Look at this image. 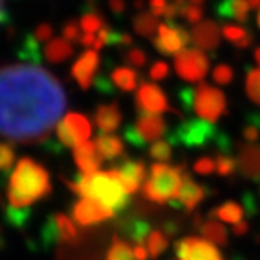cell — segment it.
I'll return each mask as SVG.
<instances>
[{
	"label": "cell",
	"mask_w": 260,
	"mask_h": 260,
	"mask_svg": "<svg viewBox=\"0 0 260 260\" xmlns=\"http://www.w3.org/2000/svg\"><path fill=\"white\" fill-rule=\"evenodd\" d=\"M59 142L64 147L75 149L78 145L85 144L91 137V123L81 113H68L56 127Z\"/></svg>",
	"instance_id": "9"
},
{
	"label": "cell",
	"mask_w": 260,
	"mask_h": 260,
	"mask_svg": "<svg viewBox=\"0 0 260 260\" xmlns=\"http://www.w3.org/2000/svg\"><path fill=\"white\" fill-rule=\"evenodd\" d=\"M215 162H216V173L220 176H230L238 169L237 159H233L230 154H220V152H218Z\"/></svg>",
	"instance_id": "36"
},
{
	"label": "cell",
	"mask_w": 260,
	"mask_h": 260,
	"mask_svg": "<svg viewBox=\"0 0 260 260\" xmlns=\"http://www.w3.org/2000/svg\"><path fill=\"white\" fill-rule=\"evenodd\" d=\"M248 0H220L215 5V12L220 19H232L237 22H247L250 15Z\"/></svg>",
	"instance_id": "22"
},
{
	"label": "cell",
	"mask_w": 260,
	"mask_h": 260,
	"mask_svg": "<svg viewBox=\"0 0 260 260\" xmlns=\"http://www.w3.org/2000/svg\"><path fill=\"white\" fill-rule=\"evenodd\" d=\"M203 14H205V10H203L201 5H198V4H191L186 7L184 10V14H183V17L186 19V22L191 24V25H198L201 22V19H203Z\"/></svg>",
	"instance_id": "41"
},
{
	"label": "cell",
	"mask_w": 260,
	"mask_h": 260,
	"mask_svg": "<svg viewBox=\"0 0 260 260\" xmlns=\"http://www.w3.org/2000/svg\"><path fill=\"white\" fill-rule=\"evenodd\" d=\"M189 2H191V4H198V5H200L201 2H205V0H189Z\"/></svg>",
	"instance_id": "57"
},
{
	"label": "cell",
	"mask_w": 260,
	"mask_h": 260,
	"mask_svg": "<svg viewBox=\"0 0 260 260\" xmlns=\"http://www.w3.org/2000/svg\"><path fill=\"white\" fill-rule=\"evenodd\" d=\"M147 250L152 258H159L169 247V235L162 230H152L147 238Z\"/></svg>",
	"instance_id": "31"
},
{
	"label": "cell",
	"mask_w": 260,
	"mask_h": 260,
	"mask_svg": "<svg viewBox=\"0 0 260 260\" xmlns=\"http://www.w3.org/2000/svg\"><path fill=\"white\" fill-rule=\"evenodd\" d=\"M93 120H95L96 127L100 128L102 134H113L122 123V112L115 103L100 105L95 110Z\"/></svg>",
	"instance_id": "21"
},
{
	"label": "cell",
	"mask_w": 260,
	"mask_h": 260,
	"mask_svg": "<svg viewBox=\"0 0 260 260\" xmlns=\"http://www.w3.org/2000/svg\"><path fill=\"white\" fill-rule=\"evenodd\" d=\"M220 134L216 127L211 122H206L203 118H196V120H186L171 134L169 142L171 144H183L184 147H205L208 142L216 139Z\"/></svg>",
	"instance_id": "5"
},
{
	"label": "cell",
	"mask_w": 260,
	"mask_h": 260,
	"mask_svg": "<svg viewBox=\"0 0 260 260\" xmlns=\"http://www.w3.org/2000/svg\"><path fill=\"white\" fill-rule=\"evenodd\" d=\"M194 95H196V88H183L179 91V102H181V107L184 110H193L194 107Z\"/></svg>",
	"instance_id": "45"
},
{
	"label": "cell",
	"mask_w": 260,
	"mask_h": 260,
	"mask_svg": "<svg viewBox=\"0 0 260 260\" xmlns=\"http://www.w3.org/2000/svg\"><path fill=\"white\" fill-rule=\"evenodd\" d=\"M149 76L152 78L154 81H160V80H164V78H168L169 76L168 63H164V61H155L152 68L149 70Z\"/></svg>",
	"instance_id": "44"
},
{
	"label": "cell",
	"mask_w": 260,
	"mask_h": 260,
	"mask_svg": "<svg viewBox=\"0 0 260 260\" xmlns=\"http://www.w3.org/2000/svg\"><path fill=\"white\" fill-rule=\"evenodd\" d=\"M221 29L215 20H205L194 25L191 30V41L198 46V49L215 51L221 41Z\"/></svg>",
	"instance_id": "19"
},
{
	"label": "cell",
	"mask_w": 260,
	"mask_h": 260,
	"mask_svg": "<svg viewBox=\"0 0 260 260\" xmlns=\"http://www.w3.org/2000/svg\"><path fill=\"white\" fill-rule=\"evenodd\" d=\"M108 4H110V9L115 14H122L123 10H125V2H123V0H110Z\"/></svg>",
	"instance_id": "53"
},
{
	"label": "cell",
	"mask_w": 260,
	"mask_h": 260,
	"mask_svg": "<svg viewBox=\"0 0 260 260\" xmlns=\"http://www.w3.org/2000/svg\"><path fill=\"white\" fill-rule=\"evenodd\" d=\"M150 5V12H152L155 17H164V12L169 5V0H149Z\"/></svg>",
	"instance_id": "49"
},
{
	"label": "cell",
	"mask_w": 260,
	"mask_h": 260,
	"mask_svg": "<svg viewBox=\"0 0 260 260\" xmlns=\"http://www.w3.org/2000/svg\"><path fill=\"white\" fill-rule=\"evenodd\" d=\"M78 196L95 200L112 211H123L128 205V193L113 171H96L91 174L80 173L71 183Z\"/></svg>",
	"instance_id": "3"
},
{
	"label": "cell",
	"mask_w": 260,
	"mask_h": 260,
	"mask_svg": "<svg viewBox=\"0 0 260 260\" xmlns=\"http://www.w3.org/2000/svg\"><path fill=\"white\" fill-rule=\"evenodd\" d=\"M112 81L122 91H134L139 85V75L132 68H117L112 71Z\"/></svg>",
	"instance_id": "29"
},
{
	"label": "cell",
	"mask_w": 260,
	"mask_h": 260,
	"mask_svg": "<svg viewBox=\"0 0 260 260\" xmlns=\"http://www.w3.org/2000/svg\"><path fill=\"white\" fill-rule=\"evenodd\" d=\"M112 171L117 174L128 194L135 193L142 186L145 178V164L139 160H120Z\"/></svg>",
	"instance_id": "15"
},
{
	"label": "cell",
	"mask_w": 260,
	"mask_h": 260,
	"mask_svg": "<svg viewBox=\"0 0 260 260\" xmlns=\"http://www.w3.org/2000/svg\"><path fill=\"white\" fill-rule=\"evenodd\" d=\"M248 230H250V226H248V221H240V223H237V225H233V235H237V237L247 235Z\"/></svg>",
	"instance_id": "51"
},
{
	"label": "cell",
	"mask_w": 260,
	"mask_h": 260,
	"mask_svg": "<svg viewBox=\"0 0 260 260\" xmlns=\"http://www.w3.org/2000/svg\"><path fill=\"white\" fill-rule=\"evenodd\" d=\"M237 166L243 178L260 181V145L258 144H242L238 147Z\"/></svg>",
	"instance_id": "17"
},
{
	"label": "cell",
	"mask_w": 260,
	"mask_h": 260,
	"mask_svg": "<svg viewBox=\"0 0 260 260\" xmlns=\"http://www.w3.org/2000/svg\"><path fill=\"white\" fill-rule=\"evenodd\" d=\"M248 4H250V7L253 9H260V0H248Z\"/></svg>",
	"instance_id": "55"
},
{
	"label": "cell",
	"mask_w": 260,
	"mask_h": 260,
	"mask_svg": "<svg viewBox=\"0 0 260 260\" xmlns=\"http://www.w3.org/2000/svg\"><path fill=\"white\" fill-rule=\"evenodd\" d=\"M257 20H258V27H260V12H258V19Z\"/></svg>",
	"instance_id": "58"
},
{
	"label": "cell",
	"mask_w": 260,
	"mask_h": 260,
	"mask_svg": "<svg viewBox=\"0 0 260 260\" xmlns=\"http://www.w3.org/2000/svg\"><path fill=\"white\" fill-rule=\"evenodd\" d=\"M233 80V70L228 64H218L213 71V81L218 85H228Z\"/></svg>",
	"instance_id": "38"
},
{
	"label": "cell",
	"mask_w": 260,
	"mask_h": 260,
	"mask_svg": "<svg viewBox=\"0 0 260 260\" xmlns=\"http://www.w3.org/2000/svg\"><path fill=\"white\" fill-rule=\"evenodd\" d=\"M150 232H152V230H150L149 223L144 221V220H139V218L130 220L125 225L127 238H128V240H132L135 245H142L144 242H147Z\"/></svg>",
	"instance_id": "30"
},
{
	"label": "cell",
	"mask_w": 260,
	"mask_h": 260,
	"mask_svg": "<svg viewBox=\"0 0 260 260\" xmlns=\"http://www.w3.org/2000/svg\"><path fill=\"white\" fill-rule=\"evenodd\" d=\"M80 25H81V30L86 34H95V32H100V30L105 27V20L100 14H95V12H86L83 17L80 19Z\"/></svg>",
	"instance_id": "34"
},
{
	"label": "cell",
	"mask_w": 260,
	"mask_h": 260,
	"mask_svg": "<svg viewBox=\"0 0 260 260\" xmlns=\"http://www.w3.org/2000/svg\"><path fill=\"white\" fill-rule=\"evenodd\" d=\"M191 43V34L181 25L174 22H166L160 24L157 30V36L152 39L154 48L157 49V53L166 56H176L186 49V46Z\"/></svg>",
	"instance_id": "10"
},
{
	"label": "cell",
	"mask_w": 260,
	"mask_h": 260,
	"mask_svg": "<svg viewBox=\"0 0 260 260\" xmlns=\"http://www.w3.org/2000/svg\"><path fill=\"white\" fill-rule=\"evenodd\" d=\"M125 59H127L128 66H134V68H137V70H140V68H144L147 64V56H145L142 49H137V48H130L127 51Z\"/></svg>",
	"instance_id": "39"
},
{
	"label": "cell",
	"mask_w": 260,
	"mask_h": 260,
	"mask_svg": "<svg viewBox=\"0 0 260 260\" xmlns=\"http://www.w3.org/2000/svg\"><path fill=\"white\" fill-rule=\"evenodd\" d=\"M81 36H83L81 25H80V22H76V20H70V22L63 27V38L66 41H70V43H73V41L80 43Z\"/></svg>",
	"instance_id": "42"
},
{
	"label": "cell",
	"mask_w": 260,
	"mask_h": 260,
	"mask_svg": "<svg viewBox=\"0 0 260 260\" xmlns=\"http://www.w3.org/2000/svg\"><path fill=\"white\" fill-rule=\"evenodd\" d=\"M73 220L76 225L83 228L95 226L98 223H103L115 215V211H112L110 208L98 203L90 198H80V201H76L73 205Z\"/></svg>",
	"instance_id": "12"
},
{
	"label": "cell",
	"mask_w": 260,
	"mask_h": 260,
	"mask_svg": "<svg viewBox=\"0 0 260 260\" xmlns=\"http://www.w3.org/2000/svg\"><path fill=\"white\" fill-rule=\"evenodd\" d=\"M242 201H243V210H245V215L248 216H255L258 213V203L255 201L252 193H243L242 194Z\"/></svg>",
	"instance_id": "48"
},
{
	"label": "cell",
	"mask_w": 260,
	"mask_h": 260,
	"mask_svg": "<svg viewBox=\"0 0 260 260\" xmlns=\"http://www.w3.org/2000/svg\"><path fill=\"white\" fill-rule=\"evenodd\" d=\"M242 134H243V139H245L248 144H255L260 139V112L248 113Z\"/></svg>",
	"instance_id": "33"
},
{
	"label": "cell",
	"mask_w": 260,
	"mask_h": 260,
	"mask_svg": "<svg viewBox=\"0 0 260 260\" xmlns=\"http://www.w3.org/2000/svg\"><path fill=\"white\" fill-rule=\"evenodd\" d=\"M174 260H176V258H174Z\"/></svg>",
	"instance_id": "61"
},
{
	"label": "cell",
	"mask_w": 260,
	"mask_h": 260,
	"mask_svg": "<svg viewBox=\"0 0 260 260\" xmlns=\"http://www.w3.org/2000/svg\"><path fill=\"white\" fill-rule=\"evenodd\" d=\"M5 20V10H4V0H0V22Z\"/></svg>",
	"instance_id": "54"
},
{
	"label": "cell",
	"mask_w": 260,
	"mask_h": 260,
	"mask_svg": "<svg viewBox=\"0 0 260 260\" xmlns=\"http://www.w3.org/2000/svg\"><path fill=\"white\" fill-rule=\"evenodd\" d=\"M135 105L140 113H154L160 115L162 112L169 110V103L166 98L162 88L154 83H142L135 93Z\"/></svg>",
	"instance_id": "13"
},
{
	"label": "cell",
	"mask_w": 260,
	"mask_h": 260,
	"mask_svg": "<svg viewBox=\"0 0 260 260\" xmlns=\"http://www.w3.org/2000/svg\"><path fill=\"white\" fill-rule=\"evenodd\" d=\"M73 159H75L78 169H80L83 174H91V173L100 171V166L103 162V157H102V154L98 152L96 144L90 142V140L73 149Z\"/></svg>",
	"instance_id": "20"
},
{
	"label": "cell",
	"mask_w": 260,
	"mask_h": 260,
	"mask_svg": "<svg viewBox=\"0 0 260 260\" xmlns=\"http://www.w3.org/2000/svg\"><path fill=\"white\" fill-rule=\"evenodd\" d=\"M75 49H73V44L70 41H66L64 38H56V39H51L48 44L44 46V58L53 64H58V63H63L68 58H71Z\"/></svg>",
	"instance_id": "23"
},
{
	"label": "cell",
	"mask_w": 260,
	"mask_h": 260,
	"mask_svg": "<svg viewBox=\"0 0 260 260\" xmlns=\"http://www.w3.org/2000/svg\"><path fill=\"white\" fill-rule=\"evenodd\" d=\"M80 44L83 46V48H86V49H95L96 34H86V32H83L81 39H80Z\"/></svg>",
	"instance_id": "50"
},
{
	"label": "cell",
	"mask_w": 260,
	"mask_h": 260,
	"mask_svg": "<svg viewBox=\"0 0 260 260\" xmlns=\"http://www.w3.org/2000/svg\"><path fill=\"white\" fill-rule=\"evenodd\" d=\"M176 260H223L221 252L206 238L186 237L176 242Z\"/></svg>",
	"instance_id": "11"
},
{
	"label": "cell",
	"mask_w": 260,
	"mask_h": 260,
	"mask_svg": "<svg viewBox=\"0 0 260 260\" xmlns=\"http://www.w3.org/2000/svg\"><path fill=\"white\" fill-rule=\"evenodd\" d=\"M132 25L139 36H144V38H149V39H154L160 27L159 19L155 17L152 12H145V10L137 12V15L134 17Z\"/></svg>",
	"instance_id": "25"
},
{
	"label": "cell",
	"mask_w": 260,
	"mask_h": 260,
	"mask_svg": "<svg viewBox=\"0 0 260 260\" xmlns=\"http://www.w3.org/2000/svg\"><path fill=\"white\" fill-rule=\"evenodd\" d=\"M49 193L51 179L44 166L29 157L19 159L9 178L7 200L10 208H29L34 203L44 200Z\"/></svg>",
	"instance_id": "2"
},
{
	"label": "cell",
	"mask_w": 260,
	"mask_h": 260,
	"mask_svg": "<svg viewBox=\"0 0 260 260\" xmlns=\"http://www.w3.org/2000/svg\"><path fill=\"white\" fill-rule=\"evenodd\" d=\"M78 238V226L75 220L63 213H56L46 228L48 242H75Z\"/></svg>",
	"instance_id": "18"
},
{
	"label": "cell",
	"mask_w": 260,
	"mask_h": 260,
	"mask_svg": "<svg viewBox=\"0 0 260 260\" xmlns=\"http://www.w3.org/2000/svg\"><path fill=\"white\" fill-rule=\"evenodd\" d=\"M98 66H100V54L95 49H86L71 68V76L83 90H88L95 81Z\"/></svg>",
	"instance_id": "14"
},
{
	"label": "cell",
	"mask_w": 260,
	"mask_h": 260,
	"mask_svg": "<svg viewBox=\"0 0 260 260\" xmlns=\"http://www.w3.org/2000/svg\"><path fill=\"white\" fill-rule=\"evenodd\" d=\"M7 220L12 223L14 226H24L25 221L29 220V210L27 208H22V210H17V208H9L7 211Z\"/></svg>",
	"instance_id": "40"
},
{
	"label": "cell",
	"mask_w": 260,
	"mask_h": 260,
	"mask_svg": "<svg viewBox=\"0 0 260 260\" xmlns=\"http://www.w3.org/2000/svg\"><path fill=\"white\" fill-rule=\"evenodd\" d=\"M245 90L248 98L260 107V68H247Z\"/></svg>",
	"instance_id": "32"
},
{
	"label": "cell",
	"mask_w": 260,
	"mask_h": 260,
	"mask_svg": "<svg viewBox=\"0 0 260 260\" xmlns=\"http://www.w3.org/2000/svg\"><path fill=\"white\" fill-rule=\"evenodd\" d=\"M134 255L137 260H147L150 257L147 247H144V245H135L134 247Z\"/></svg>",
	"instance_id": "52"
},
{
	"label": "cell",
	"mask_w": 260,
	"mask_h": 260,
	"mask_svg": "<svg viewBox=\"0 0 260 260\" xmlns=\"http://www.w3.org/2000/svg\"><path fill=\"white\" fill-rule=\"evenodd\" d=\"M66 91L53 73L38 64L0 68V137L38 144L58 127Z\"/></svg>",
	"instance_id": "1"
},
{
	"label": "cell",
	"mask_w": 260,
	"mask_h": 260,
	"mask_svg": "<svg viewBox=\"0 0 260 260\" xmlns=\"http://www.w3.org/2000/svg\"><path fill=\"white\" fill-rule=\"evenodd\" d=\"M255 61H257V64L260 66V48L255 49Z\"/></svg>",
	"instance_id": "56"
},
{
	"label": "cell",
	"mask_w": 260,
	"mask_h": 260,
	"mask_svg": "<svg viewBox=\"0 0 260 260\" xmlns=\"http://www.w3.org/2000/svg\"><path fill=\"white\" fill-rule=\"evenodd\" d=\"M174 70L181 80L189 83H200L208 75L210 59L201 49L186 48L174 56Z\"/></svg>",
	"instance_id": "8"
},
{
	"label": "cell",
	"mask_w": 260,
	"mask_h": 260,
	"mask_svg": "<svg viewBox=\"0 0 260 260\" xmlns=\"http://www.w3.org/2000/svg\"><path fill=\"white\" fill-rule=\"evenodd\" d=\"M98 152L102 154L103 160H115L123 154V142L120 137L113 134H100L95 140Z\"/></svg>",
	"instance_id": "24"
},
{
	"label": "cell",
	"mask_w": 260,
	"mask_h": 260,
	"mask_svg": "<svg viewBox=\"0 0 260 260\" xmlns=\"http://www.w3.org/2000/svg\"><path fill=\"white\" fill-rule=\"evenodd\" d=\"M206 188L201 184L194 183V179L191 178L188 173L183 174V184H181L179 194L174 201H171V205L176 208H183L186 211H194V208L205 200Z\"/></svg>",
	"instance_id": "16"
},
{
	"label": "cell",
	"mask_w": 260,
	"mask_h": 260,
	"mask_svg": "<svg viewBox=\"0 0 260 260\" xmlns=\"http://www.w3.org/2000/svg\"><path fill=\"white\" fill-rule=\"evenodd\" d=\"M34 39L38 43H49L53 39V25L51 24H41L34 30Z\"/></svg>",
	"instance_id": "47"
},
{
	"label": "cell",
	"mask_w": 260,
	"mask_h": 260,
	"mask_svg": "<svg viewBox=\"0 0 260 260\" xmlns=\"http://www.w3.org/2000/svg\"><path fill=\"white\" fill-rule=\"evenodd\" d=\"M149 154L154 160H159V162L166 164V160H169L171 155H173V144H171L169 140H162V139L155 140V142H152V145H150Z\"/></svg>",
	"instance_id": "35"
},
{
	"label": "cell",
	"mask_w": 260,
	"mask_h": 260,
	"mask_svg": "<svg viewBox=\"0 0 260 260\" xmlns=\"http://www.w3.org/2000/svg\"><path fill=\"white\" fill-rule=\"evenodd\" d=\"M15 150L10 144H0V173H9L15 166Z\"/></svg>",
	"instance_id": "37"
},
{
	"label": "cell",
	"mask_w": 260,
	"mask_h": 260,
	"mask_svg": "<svg viewBox=\"0 0 260 260\" xmlns=\"http://www.w3.org/2000/svg\"><path fill=\"white\" fill-rule=\"evenodd\" d=\"M200 232L206 240L216 243V245H223V247L228 245V232L220 221L208 220L200 226Z\"/></svg>",
	"instance_id": "27"
},
{
	"label": "cell",
	"mask_w": 260,
	"mask_h": 260,
	"mask_svg": "<svg viewBox=\"0 0 260 260\" xmlns=\"http://www.w3.org/2000/svg\"><path fill=\"white\" fill-rule=\"evenodd\" d=\"M0 233H2V228H0Z\"/></svg>",
	"instance_id": "59"
},
{
	"label": "cell",
	"mask_w": 260,
	"mask_h": 260,
	"mask_svg": "<svg viewBox=\"0 0 260 260\" xmlns=\"http://www.w3.org/2000/svg\"><path fill=\"white\" fill-rule=\"evenodd\" d=\"M22 58H27V59H34L36 63L39 61V53H38V41L34 38H29L27 41L24 43V48H22Z\"/></svg>",
	"instance_id": "46"
},
{
	"label": "cell",
	"mask_w": 260,
	"mask_h": 260,
	"mask_svg": "<svg viewBox=\"0 0 260 260\" xmlns=\"http://www.w3.org/2000/svg\"><path fill=\"white\" fill-rule=\"evenodd\" d=\"M215 171H216V162L211 157H201L196 160L194 173L201 174V176H208V174H213Z\"/></svg>",
	"instance_id": "43"
},
{
	"label": "cell",
	"mask_w": 260,
	"mask_h": 260,
	"mask_svg": "<svg viewBox=\"0 0 260 260\" xmlns=\"http://www.w3.org/2000/svg\"><path fill=\"white\" fill-rule=\"evenodd\" d=\"M193 110L203 120L215 123L216 120H220L221 115L226 113V98L218 88L200 83L196 88Z\"/></svg>",
	"instance_id": "7"
},
{
	"label": "cell",
	"mask_w": 260,
	"mask_h": 260,
	"mask_svg": "<svg viewBox=\"0 0 260 260\" xmlns=\"http://www.w3.org/2000/svg\"><path fill=\"white\" fill-rule=\"evenodd\" d=\"M183 174L184 168L181 166L173 168V166L162 162L152 164L149 178L142 186L144 198L152 203H159V205L174 201L179 194L181 184H183Z\"/></svg>",
	"instance_id": "4"
},
{
	"label": "cell",
	"mask_w": 260,
	"mask_h": 260,
	"mask_svg": "<svg viewBox=\"0 0 260 260\" xmlns=\"http://www.w3.org/2000/svg\"><path fill=\"white\" fill-rule=\"evenodd\" d=\"M243 215H245V210L238 205L235 201H226L225 205L218 206V208H213L210 211V220H221V221H226V223H237L242 221Z\"/></svg>",
	"instance_id": "26"
},
{
	"label": "cell",
	"mask_w": 260,
	"mask_h": 260,
	"mask_svg": "<svg viewBox=\"0 0 260 260\" xmlns=\"http://www.w3.org/2000/svg\"><path fill=\"white\" fill-rule=\"evenodd\" d=\"M237 260H242V258H237Z\"/></svg>",
	"instance_id": "60"
},
{
	"label": "cell",
	"mask_w": 260,
	"mask_h": 260,
	"mask_svg": "<svg viewBox=\"0 0 260 260\" xmlns=\"http://www.w3.org/2000/svg\"><path fill=\"white\" fill-rule=\"evenodd\" d=\"M223 36H225L226 41H230L232 44H235L238 49H247L248 46L252 44V36L250 32L242 27V25H235V24H225V27L221 29Z\"/></svg>",
	"instance_id": "28"
},
{
	"label": "cell",
	"mask_w": 260,
	"mask_h": 260,
	"mask_svg": "<svg viewBox=\"0 0 260 260\" xmlns=\"http://www.w3.org/2000/svg\"><path fill=\"white\" fill-rule=\"evenodd\" d=\"M168 134L164 118L154 113H140L139 118L125 130V139L134 147H144L147 142L160 140Z\"/></svg>",
	"instance_id": "6"
}]
</instances>
